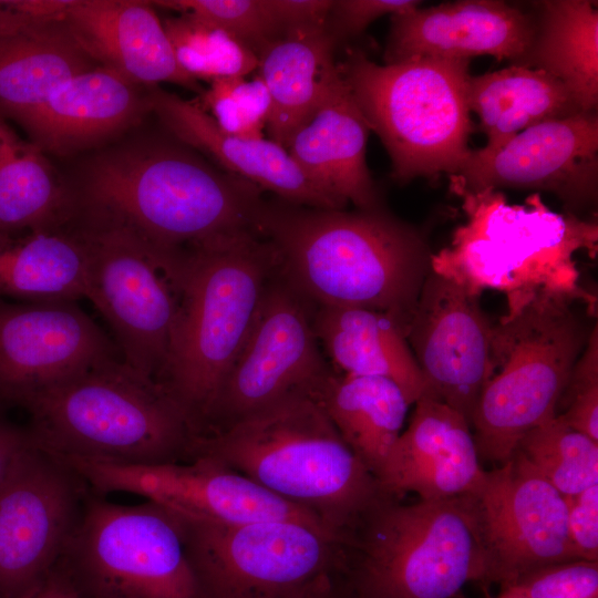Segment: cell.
<instances>
[{
    "label": "cell",
    "instance_id": "cell-1",
    "mask_svg": "<svg viewBox=\"0 0 598 598\" xmlns=\"http://www.w3.org/2000/svg\"><path fill=\"white\" fill-rule=\"evenodd\" d=\"M257 233L278 271L313 307H358L389 316L406 333L431 257L412 226L375 208L320 209L262 200Z\"/></svg>",
    "mask_w": 598,
    "mask_h": 598
},
{
    "label": "cell",
    "instance_id": "cell-2",
    "mask_svg": "<svg viewBox=\"0 0 598 598\" xmlns=\"http://www.w3.org/2000/svg\"><path fill=\"white\" fill-rule=\"evenodd\" d=\"M261 192L178 141L133 146L92 162L76 194L78 218L128 231L176 257L257 233Z\"/></svg>",
    "mask_w": 598,
    "mask_h": 598
},
{
    "label": "cell",
    "instance_id": "cell-3",
    "mask_svg": "<svg viewBox=\"0 0 598 598\" xmlns=\"http://www.w3.org/2000/svg\"><path fill=\"white\" fill-rule=\"evenodd\" d=\"M205 456L321 519L343 543L384 496L308 392H293L218 430L197 435Z\"/></svg>",
    "mask_w": 598,
    "mask_h": 598
},
{
    "label": "cell",
    "instance_id": "cell-4",
    "mask_svg": "<svg viewBox=\"0 0 598 598\" xmlns=\"http://www.w3.org/2000/svg\"><path fill=\"white\" fill-rule=\"evenodd\" d=\"M277 270L275 248L256 231L224 237L182 256L177 311L155 381L196 435L204 429Z\"/></svg>",
    "mask_w": 598,
    "mask_h": 598
},
{
    "label": "cell",
    "instance_id": "cell-5",
    "mask_svg": "<svg viewBox=\"0 0 598 598\" xmlns=\"http://www.w3.org/2000/svg\"><path fill=\"white\" fill-rule=\"evenodd\" d=\"M33 444L59 457L118 464L192 460L196 436L152 378L121 357L101 360L25 399Z\"/></svg>",
    "mask_w": 598,
    "mask_h": 598
},
{
    "label": "cell",
    "instance_id": "cell-6",
    "mask_svg": "<svg viewBox=\"0 0 598 598\" xmlns=\"http://www.w3.org/2000/svg\"><path fill=\"white\" fill-rule=\"evenodd\" d=\"M493 324L488 373L471 426L480 460L503 465L530 430L556 416L597 321L596 299L537 293Z\"/></svg>",
    "mask_w": 598,
    "mask_h": 598
},
{
    "label": "cell",
    "instance_id": "cell-7",
    "mask_svg": "<svg viewBox=\"0 0 598 598\" xmlns=\"http://www.w3.org/2000/svg\"><path fill=\"white\" fill-rule=\"evenodd\" d=\"M467 223L450 247L432 254L431 268L471 293H506L507 305L537 293L596 299L579 285L574 255L597 247V225L547 209L534 195L529 208L509 206L494 189L458 193Z\"/></svg>",
    "mask_w": 598,
    "mask_h": 598
},
{
    "label": "cell",
    "instance_id": "cell-8",
    "mask_svg": "<svg viewBox=\"0 0 598 598\" xmlns=\"http://www.w3.org/2000/svg\"><path fill=\"white\" fill-rule=\"evenodd\" d=\"M470 60L417 58L378 64L360 50L339 63L368 126L381 140L396 182L455 175L472 150Z\"/></svg>",
    "mask_w": 598,
    "mask_h": 598
},
{
    "label": "cell",
    "instance_id": "cell-9",
    "mask_svg": "<svg viewBox=\"0 0 598 598\" xmlns=\"http://www.w3.org/2000/svg\"><path fill=\"white\" fill-rule=\"evenodd\" d=\"M357 598H456L487 582L485 556L462 496L402 504L383 497L342 544Z\"/></svg>",
    "mask_w": 598,
    "mask_h": 598
},
{
    "label": "cell",
    "instance_id": "cell-10",
    "mask_svg": "<svg viewBox=\"0 0 598 598\" xmlns=\"http://www.w3.org/2000/svg\"><path fill=\"white\" fill-rule=\"evenodd\" d=\"M62 560L82 598H198L179 516L89 489Z\"/></svg>",
    "mask_w": 598,
    "mask_h": 598
},
{
    "label": "cell",
    "instance_id": "cell-11",
    "mask_svg": "<svg viewBox=\"0 0 598 598\" xmlns=\"http://www.w3.org/2000/svg\"><path fill=\"white\" fill-rule=\"evenodd\" d=\"M179 518L198 598H312L343 568L341 540L309 524Z\"/></svg>",
    "mask_w": 598,
    "mask_h": 598
},
{
    "label": "cell",
    "instance_id": "cell-12",
    "mask_svg": "<svg viewBox=\"0 0 598 598\" xmlns=\"http://www.w3.org/2000/svg\"><path fill=\"white\" fill-rule=\"evenodd\" d=\"M87 298L110 324L123 361L155 380L164 365L178 306L179 257L128 231L81 219Z\"/></svg>",
    "mask_w": 598,
    "mask_h": 598
},
{
    "label": "cell",
    "instance_id": "cell-13",
    "mask_svg": "<svg viewBox=\"0 0 598 598\" xmlns=\"http://www.w3.org/2000/svg\"><path fill=\"white\" fill-rule=\"evenodd\" d=\"M313 309L277 270L199 435L287 394L316 390L331 367L315 334Z\"/></svg>",
    "mask_w": 598,
    "mask_h": 598
},
{
    "label": "cell",
    "instance_id": "cell-14",
    "mask_svg": "<svg viewBox=\"0 0 598 598\" xmlns=\"http://www.w3.org/2000/svg\"><path fill=\"white\" fill-rule=\"evenodd\" d=\"M97 495L124 492L145 497L192 520L241 525L292 520L336 536L311 512L296 506L226 465L205 456L187 462L118 464L59 457Z\"/></svg>",
    "mask_w": 598,
    "mask_h": 598
},
{
    "label": "cell",
    "instance_id": "cell-15",
    "mask_svg": "<svg viewBox=\"0 0 598 598\" xmlns=\"http://www.w3.org/2000/svg\"><path fill=\"white\" fill-rule=\"evenodd\" d=\"M461 496L475 524L488 584L509 586L535 568L578 559L564 496L518 452L485 471L481 483Z\"/></svg>",
    "mask_w": 598,
    "mask_h": 598
},
{
    "label": "cell",
    "instance_id": "cell-16",
    "mask_svg": "<svg viewBox=\"0 0 598 598\" xmlns=\"http://www.w3.org/2000/svg\"><path fill=\"white\" fill-rule=\"evenodd\" d=\"M89 487L35 445L0 483V598H17L61 559Z\"/></svg>",
    "mask_w": 598,
    "mask_h": 598
},
{
    "label": "cell",
    "instance_id": "cell-17",
    "mask_svg": "<svg viewBox=\"0 0 598 598\" xmlns=\"http://www.w3.org/2000/svg\"><path fill=\"white\" fill-rule=\"evenodd\" d=\"M597 112H581L530 126L495 152L471 151L461 169L450 176L455 193L498 187L554 193L578 210L597 198Z\"/></svg>",
    "mask_w": 598,
    "mask_h": 598
},
{
    "label": "cell",
    "instance_id": "cell-18",
    "mask_svg": "<svg viewBox=\"0 0 598 598\" xmlns=\"http://www.w3.org/2000/svg\"><path fill=\"white\" fill-rule=\"evenodd\" d=\"M478 298L431 270L406 333L425 394L460 412L470 425L487 378L493 338Z\"/></svg>",
    "mask_w": 598,
    "mask_h": 598
},
{
    "label": "cell",
    "instance_id": "cell-19",
    "mask_svg": "<svg viewBox=\"0 0 598 598\" xmlns=\"http://www.w3.org/2000/svg\"><path fill=\"white\" fill-rule=\"evenodd\" d=\"M121 357L75 301L13 305L0 299V403L35 392L101 360Z\"/></svg>",
    "mask_w": 598,
    "mask_h": 598
},
{
    "label": "cell",
    "instance_id": "cell-20",
    "mask_svg": "<svg viewBox=\"0 0 598 598\" xmlns=\"http://www.w3.org/2000/svg\"><path fill=\"white\" fill-rule=\"evenodd\" d=\"M536 35L530 14L499 0H462L391 17L384 64L488 54L522 65Z\"/></svg>",
    "mask_w": 598,
    "mask_h": 598
},
{
    "label": "cell",
    "instance_id": "cell-21",
    "mask_svg": "<svg viewBox=\"0 0 598 598\" xmlns=\"http://www.w3.org/2000/svg\"><path fill=\"white\" fill-rule=\"evenodd\" d=\"M408 429L400 434L377 481L384 497L421 501L457 497L474 489L485 470L468 421L439 399L423 394Z\"/></svg>",
    "mask_w": 598,
    "mask_h": 598
},
{
    "label": "cell",
    "instance_id": "cell-22",
    "mask_svg": "<svg viewBox=\"0 0 598 598\" xmlns=\"http://www.w3.org/2000/svg\"><path fill=\"white\" fill-rule=\"evenodd\" d=\"M165 128L181 143L207 155L221 169L287 203L320 209L346 206L312 184L286 148L270 138H247L221 131L195 102L154 86L147 95Z\"/></svg>",
    "mask_w": 598,
    "mask_h": 598
},
{
    "label": "cell",
    "instance_id": "cell-23",
    "mask_svg": "<svg viewBox=\"0 0 598 598\" xmlns=\"http://www.w3.org/2000/svg\"><path fill=\"white\" fill-rule=\"evenodd\" d=\"M62 22L92 61L135 84L169 82L203 91L179 68L152 1L71 0Z\"/></svg>",
    "mask_w": 598,
    "mask_h": 598
},
{
    "label": "cell",
    "instance_id": "cell-24",
    "mask_svg": "<svg viewBox=\"0 0 598 598\" xmlns=\"http://www.w3.org/2000/svg\"><path fill=\"white\" fill-rule=\"evenodd\" d=\"M369 131L340 71L286 150L321 190L344 206L352 203L361 210L375 209L381 207L380 198L365 162Z\"/></svg>",
    "mask_w": 598,
    "mask_h": 598
},
{
    "label": "cell",
    "instance_id": "cell-25",
    "mask_svg": "<svg viewBox=\"0 0 598 598\" xmlns=\"http://www.w3.org/2000/svg\"><path fill=\"white\" fill-rule=\"evenodd\" d=\"M148 110L136 84L100 66L59 85L40 105L14 121L42 152L69 154L102 142Z\"/></svg>",
    "mask_w": 598,
    "mask_h": 598
},
{
    "label": "cell",
    "instance_id": "cell-26",
    "mask_svg": "<svg viewBox=\"0 0 598 598\" xmlns=\"http://www.w3.org/2000/svg\"><path fill=\"white\" fill-rule=\"evenodd\" d=\"M336 47L326 23H320L289 29L259 52L256 74L271 100L266 131L283 148L338 76Z\"/></svg>",
    "mask_w": 598,
    "mask_h": 598
},
{
    "label": "cell",
    "instance_id": "cell-27",
    "mask_svg": "<svg viewBox=\"0 0 598 598\" xmlns=\"http://www.w3.org/2000/svg\"><path fill=\"white\" fill-rule=\"evenodd\" d=\"M312 324L334 371L390 379L410 404L426 393L405 336L385 313L358 307H315Z\"/></svg>",
    "mask_w": 598,
    "mask_h": 598
},
{
    "label": "cell",
    "instance_id": "cell-28",
    "mask_svg": "<svg viewBox=\"0 0 598 598\" xmlns=\"http://www.w3.org/2000/svg\"><path fill=\"white\" fill-rule=\"evenodd\" d=\"M467 104L481 121L495 152L522 131L536 124L584 112L568 89L547 72L513 64L482 75H470Z\"/></svg>",
    "mask_w": 598,
    "mask_h": 598
},
{
    "label": "cell",
    "instance_id": "cell-29",
    "mask_svg": "<svg viewBox=\"0 0 598 598\" xmlns=\"http://www.w3.org/2000/svg\"><path fill=\"white\" fill-rule=\"evenodd\" d=\"M339 434L377 477L411 405L390 379L331 371L310 393Z\"/></svg>",
    "mask_w": 598,
    "mask_h": 598
},
{
    "label": "cell",
    "instance_id": "cell-30",
    "mask_svg": "<svg viewBox=\"0 0 598 598\" xmlns=\"http://www.w3.org/2000/svg\"><path fill=\"white\" fill-rule=\"evenodd\" d=\"M76 216L75 194L63 187L43 152L0 113V241L24 231H63Z\"/></svg>",
    "mask_w": 598,
    "mask_h": 598
},
{
    "label": "cell",
    "instance_id": "cell-31",
    "mask_svg": "<svg viewBox=\"0 0 598 598\" xmlns=\"http://www.w3.org/2000/svg\"><path fill=\"white\" fill-rule=\"evenodd\" d=\"M92 68L62 20L35 23L0 41V113L40 105L59 85Z\"/></svg>",
    "mask_w": 598,
    "mask_h": 598
},
{
    "label": "cell",
    "instance_id": "cell-32",
    "mask_svg": "<svg viewBox=\"0 0 598 598\" xmlns=\"http://www.w3.org/2000/svg\"><path fill=\"white\" fill-rule=\"evenodd\" d=\"M588 0L540 2L532 49L522 65L559 80L584 112L598 104V11Z\"/></svg>",
    "mask_w": 598,
    "mask_h": 598
},
{
    "label": "cell",
    "instance_id": "cell-33",
    "mask_svg": "<svg viewBox=\"0 0 598 598\" xmlns=\"http://www.w3.org/2000/svg\"><path fill=\"white\" fill-rule=\"evenodd\" d=\"M0 297L28 302L86 299V251L78 234L37 231L1 241Z\"/></svg>",
    "mask_w": 598,
    "mask_h": 598
},
{
    "label": "cell",
    "instance_id": "cell-34",
    "mask_svg": "<svg viewBox=\"0 0 598 598\" xmlns=\"http://www.w3.org/2000/svg\"><path fill=\"white\" fill-rule=\"evenodd\" d=\"M163 25L179 68L197 82L248 76L257 71V54L218 25L188 13L169 17Z\"/></svg>",
    "mask_w": 598,
    "mask_h": 598
},
{
    "label": "cell",
    "instance_id": "cell-35",
    "mask_svg": "<svg viewBox=\"0 0 598 598\" xmlns=\"http://www.w3.org/2000/svg\"><path fill=\"white\" fill-rule=\"evenodd\" d=\"M515 452L563 496L598 484V443L557 415L525 434Z\"/></svg>",
    "mask_w": 598,
    "mask_h": 598
},
{
    "label": "cell",
    "instance_id": "cell-36",
    "mask_svg": "<svg viewBox=\"0 0 598 598\" xmlns=\"http://www.w3.org/2000/svg\"><path fill=\"white\" fill-rule=\"evenodd\" d=\"M209 84L195 103L221 131L247 138L264 137L270 118L271 100L257 74L252 79L225 78Z\"/></svg>",
    "mask_w": 598,
    "mask_h": 598
},
{
    "label": "cell",
    "instance_id": "cell-37",
    "mask_svg": "<svg viewBox=\"0 0 598 598\" xmlns=\"http://www.w3.org/2000/svg\"><path fill=\"white\" fill-rule=\"evenodd\" d=\"M152 3L220 27L248 45L257 56L285 32L274 0H161Z\"/></svg>",
    "mask_w": 598,
    "mask_h": 598
},
{
    "label": "cell",
    "instance_id": "cell-38",
    "mask_svg": "<svg viewBox=\"0 0 598 598\" xmlns=\"http://www.w3.org/2000/svg\"><path fill=\"white\" fill-rule=\"evenodd\" d=\"M557 416L598 443V326L577 359L558 401ZM557 413V411H556Z\"/></svg>",
    "mask_w": 598,
    "mask_h": 598
},
{
    "label": "cell",
    "instance_id": "cell-39",
    "mask_svg": "<svg viewBox=\"0 0 598 598\" xmlns=\"http://www.w3.org/2000/svg\"><path fill=\"white\" fill-rule=\"evenodd\" d=\"M513 585L527 598H598V561L546 565L524 574Z\"/></svg>",
    "mask_w": 598,
    "mask_h": 598
},
{
    "label": "cell",
    "instance_id": "cell-40",
    "mask_svg": "<svg viewBox=\"0 0 598 598\" xmlns=\"http://www.w3.org/2000/svg\"><path fill=\"white\" fill-rule=\"evenodd\" d=\"M421 3L415 0H332L326 29L337 45L362 33L378 18L409 12Z\"/></svg>",
    "mask_w": 598,
    "mask_h": 598
},
{
    "label": "cell",
    "instance_id": "cell-41",
    "mask_svg": "<svg viewBox=\"0 0 598 598\" xmlns=\"http://www.w3.org/2000/svg\"><path fill=\"white\" fill-rule=\"evenodd\" d=\"M564 498L568 535L578 559L598 561V484Z\"/></svg>",
    "mask_w": 598,
    "mask_h": 598
},
{
    "label": "cell",
    "instance_id": "cell-42",
    "mask_svg": "<svg viewBox=\"0 0 598 598\" xmlns=\"http://www.w3.org/2000/svg\"><path fill=\"white\" fill-rule=\"evenodd\" d=\"M33 447L27 427L21 429L0 416V483Z\"/></svg>",
    "mask_w": 598,
    "mask_h": 598
},
{
    "label": "cell",
    "instance_id": "cell-43",
    "mask_svg": "<svg viewBox=\"0 0 598 598\" xmlns=\"http://www.w3.org/2000/svg\"><path fill=\"white\" fill-rule=\"evenodd\" d=\"M17 598H82L61 559L40 580Z\"/></svg>",
    "mask_w": 598,
    "mask_h": 598
},
{
    "label": "cell",
    "instance_id": "cell-44",
    "mask_svg": "<svg viewBox=\"0 0 598 598\" xmlns=\"http://www.w3.org/2000/svg\"><path fill=\"white\" fill-rule=\"evenodd\" d=\"M43 21L52 20H39L21 12L14 0H0V41Z\"/></svg>",
    "mask_w": 598,
    "mask_h": 598
},
{
    "label": "cell",
    "instance_id": "cell-45",
    "mask_svg": "<svg viewBox=\"0 0 598 598\" xmlns=\"http://www.w3.org/2000/svg\"><path fill=\"white\" fill-rule=\"evenodd\" d=\"M493 598H527V597L516 585H509V586L502 587L499 594Z\"/></svg>",
    "mask_w": 598,
    "mask_h": 598
},
{
    "label": "cell",
    "instance_id": "cell-46",
    "mask_svg": "<svg viewBox=\"0 0 598 598\" xmlns=\"http://www.w3.org/2000/svg\"><path fill=\"white\" fill-rule=\"evenodd\" d=\"M312 598H336L332 582L323 587Z\"/></svg>",
    "mask_w": 598,
    "mask_h": 598
},
{
    "label": "cell",
    "instance_id": "cell-47",
    "mask_svg": "<svg viewBox=\"0 0 598 598\" xmlns=\"http://www.w3.org/2000/svg\"><path fill=\"white\" fill-rule=\"evenodd\" d=\"M457 598H464L462 595H458Z\"/></svg>",
    "mask_w": 598,
    "mask_h": 598
}]
</instances>
